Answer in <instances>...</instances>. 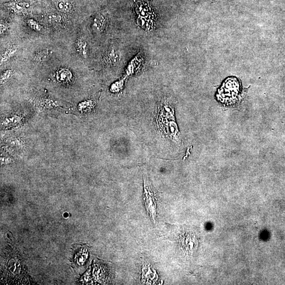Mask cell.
<instances>
[{
    "label": "cell",
    "mask_w": 285,
    "mask_h": 285,
    "mask_svg": "<svg viewBox=\"0 0 285 285\" xmlns=\"http://www.w3.org/2000/svg\"><path fill=\"white\" fill-rule=\"evenodd\" d=\"M136 11L137 14L139 15V17L149 20H152L154 17L153 12L151 11V8L147 3H137L136 5Z\"/></svg>",
    "instance_id": "cell-2"
},
{
    "label": "cell",
    "mask_w": 285,
    "mask_h": 285,
    "mask_svg": "<svg viewBox=\"0 0 285 285\" xmlns=\"http://www.w3.org/2000/svg\"><path fill=\"white\" fill-rule=\"evenodd\" d=\"M72 77V73L69 69H61L57 72L56 79L60 83H68L71 80Z\"/></svg>",
    "instance_id": "cell-5"
},
{
    "label": "cell",
    "mask_w": 285,
    "mask_h": 285,
    "mask_svg": "<svg viewBox=\"0 0 285 285\" xmlns=\"http://www.w3.org/2000/svg\"><path fill=\"white\" fill-rule=\"evenodd\" d=\"M8 26L6 23L1 21V34H3L7 29Z\"/></svg>",
    "instance_id": "cell-14"
},
{
    "label": "cell",
    "mask_w": 285,
    "mask_h": 285,
    "mask_svg": "<svg viewBox=\"0 0 285 285\" xmlns=\"http://www.w3.org/2000/svg\"><path fill=\"white\" fill-rule=\"evenodd\" d=\"M6 5H7L8 7H10L12 10L17 13H24L26 11L24 7L15 2L8 3Z\"/></svg>",
    "instance_id": "cell-10"
},
{
    "label": "cell",
    "mask_w": 285,
    "mask_h": 285,
    "mask_svg": "<svg viewBox=\"0 0 285 285\" xmlns=\"http://www.w3.org/2000/svg\"><path fill=\"white\" fill-rule=\"evenodd\" d=\"M49 54L50 52L48 49L39 51L35 54L33 60L36 62H42L48 58Z\"/></svg>",
    "instance_id": "cell-9"
},
{
    "label": "cell",
    "mask_w": 285,
    "mask_h": 285,
    "mask_svg": "<svg viewBox=\"0 0 285 285\" xmlns=\"http://www.w3.org/2000/svg\"><path fill=\"white\" fill-rule=\"evenodd\" d=\"M49 19L53 24H58L61 21V17L58 14H52L49 17Z\"/></svg>",
    "instance_id": "cell-13"
},
{
    "label": "cell",
    "mask_w": 285,
    "mask_h": 285,
    "mask_svg": "<svg viewBox=\"0 0 285 285\" xmlns=\"http://www.w3.org/2000/svg\"><path fill=\"white\" fill-rule=\"evenodd\" d=\"M17 50V48L16 46H12V47H9L6 49L2 53L1 56V62H4L8 60L9 59L11 58L13 55L16 53Z\"/></svg>",
    "instance_id": "cell-8"
},
{
    "label": "cell",
    "mask_w": 285,
    "mask_h": 285,
    "mask_svg": "<svg viewBox=\"0 0 285 285\" xmlns=\"http://www.w3.org/2000/svg\"><path fill=\"white\" fill-rule=\"evenodd\" d=\"M57 10L63 13H69L72 11V5L69 0H54Z\"/></svg>",
    "instance_id": "cell-6"
},
{
    "label": "cell",
    "mask_w": 285,
    "mask_h": 285,
    "mask_svg": "<svg viewBox=\"0 0 285 285\" xmlns=\"http://www.w3.org/2000/svg\"><path fill=\"white\" fill-rule=\"evenodd\" d=\"M27 24L31 29L34 31H40L42 29L41 25L33 19H29L27 21Z\"/></svg>",
    "instance_id": "cell-11"
},
{
    "label": "cell",
    "mask_w": 285,
    "mask_h": 285,
    "mask_svg": "<svg viewBox=\"0 0 285 285\" xmlns=\"http://www.w3.org/2000/svg\"><path fill=\"white\" fill-rule=\"evenodd\" d=\"M13 72L12 70L8 69L4 71L1 75V83L3 84L5 81L10 79L13 76Z\"/></svg>",
    "instance_id": "cell-12"
},
{
    "label": "cell",
    "mask_w": 285,
    "mask_h": 285,
    "mask_svg": "<svg viewBox=\"0 0 285 285\" xmlns=\"http://www.w3.org/2000/svg\"><path fill=\"white\" fill-rule=\"evenodd\" d=\"M143 200L147 213L155 223L158 216V200L147 178H144Z\"/></svg>",
    "instance_id": "cell-1"
},
{
    "label": "cell",
    "mask_w": 285,
    "mask_h": 285,
    "mask_svg": "<svg viewBox=\"0 0 285 285\" xmlns=\"http://www.w3.org/2000/svg\"><path fill=\"white\" fill-rule=\"evenodd\" d=\"M76 48L80 56L86 58L88 53V45L83 38H79L76 43Z\"/></svg>",
    "instance_id": "cell-7"
},
{
    "label": "cell",
    "mask_w": 285,
    "mask_h": 285,
    "mask_svg": "<svg viewBox=\"0 0 285 285\" xmlns=\"http://www.w3.org/2000/svg\"><path fill=\"white\" fill-rule=\"evenodd\" d=\"M121 56L120 52L115 49H112L105 54L104 60L107 65H115L120 60Z\"/></svg>",
    "instance_id": "cell-3"
},
{
    "label": "cell",
    "mask_w": 285,
    "mask_h": 285,
    "mask_svg": "<svg viewBox=\"0 0 285 285\" xmlns=\"http://www.w3.org/2000/svg\"><path fill=\"white\" fill-rule=\"evenodd\" d=\"M106 24V19L102 14H98L94 18L91 27L97 32H100L104 30Z\"/></svg>",
    "instance_id": "cell-4"
}]
</instances>
